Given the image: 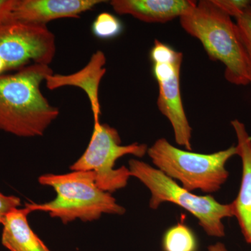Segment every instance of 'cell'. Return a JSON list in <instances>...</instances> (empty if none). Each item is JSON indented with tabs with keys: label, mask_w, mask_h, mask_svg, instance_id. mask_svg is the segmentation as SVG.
Listing matches in <instances>:
<instances>
[{
	"label": "cell",
	"mask_w": 251,
	"mask_h": 251,
	"mask_svg": "<svg viewBox=\"0 0 251 251\" xmlns=\"http://www.w3.org/2000/svg\"><path fill=\"white\" fill-rule=\"evenodd\" d=\"M50 65L32 64L0 75V130L21 138L42 136L59 116L41 90Z\"/></svg>",
	"instance_id": "1"
},
{
	"label": "cell",
	"mask_w": 251,
	"mask_h": 251,
	"mask_svg": "<svg viewBox=\"0 0 251 251\" xmlns=\"http://www.w3.org/2000/svg\"><path fill=\"white\" fill-rule=\"evenodd\" d=\"M189 35L201 41L212 60L225 66V77L237 86L251 85V62L237 24L212 0H202L179 18Z\"/></svg>",
	"instance_id": "2"
},
{
	"label": "cell",
	"mask_w": 251,
	"mask_h": 251,
	"mask_svg": "<svg viewBox=\"0 0 251 251\" xmlns=\"http://www.w3.org/2000/svg\"><path fill=\"white\" fill-rule=\"evenodd\" d=\"M42 186L52 187L57 196L42 204H27L32 211H44L64 224L79 219L92 222L103 214L124 215L126 209L117 202L111 193L97 186L95 175L91 171H72L67 174H45L38 179Z\"/></svg>",
	"instance_id": "3"
},
{
	"label": "cell",
	"mask_w": 251,
	"mask_h": 251,
	"mask_svg": "<svg viewBox=\"0 0 251 251\" xmlns=\"http://www.w3.org/2000/svg\"><path fill=\"white\" fill-rule=\"evenodd\" d=\"M148 154L157 169L180 181L185 189L214 193L228 179L226 163L237 155V148L232 146L215 153H194L176 148L161 138L148 148Z\"/></svg>",
	"instance_id": "4"
},
{
	"label": "cell",
	"mask_w": 251,
	"mask_h": 251,
	"mask_svg": "<svg viewBox=\"0 0 251 251\" xmlns=\"http://www.w3.org/2000/svg\"><path fill=\"white\" fill-rule=\"evenodd\" d=\"M128 169L131 176L139 180L151 193L150 209L156 210L163 203H173L196 217L207 235L219 238L226 235L223 220L233 216L231 203L221 204L210 195L193 194L159 170L140 160L130 159Z\"/></svg>",
	"instance_id": "5"
},
{
	"label": "cell",
	"mask_w": 251,
	"mask_h": 251,
	"mask_svg": "<svg viewBox=\"0 0 251 251\" xmlns=\"http://www.w3.org/2000/svg\"><path fill=\"white\" fill-rule=\"evenodd\" d=\"M148 150L146 144L122 145L117 129L107 124L95 122L88 146L82 156L70 166V170L93 172L97 186L112 194L125 188L131 177L127 167L115 168L117 160L126 155L143 158L148 153Z\"/></svg>",
	"instance_id": "6"
},
{
	"label": "cell",
	"mask_w": 251,
	"mask_h": 251,
	"mask_svg": "<svg viewBox=\"0 0 251 251\" xmlns=\"http://www.w3.org/2000/svg\"><path fill=\"white\" fill-rule=\"evenodd\" d=\"M55 53V36L47 26L0 21V75L32 64L49 65Z\"/></svg>",
	"instance_id": "7"
},
{
	"label": "cell",
	"mask_w": 251,
	"mask_h": 251,
	"mask_svg": "<svg viewBox=\"0 0 251 251\" xmlns=\"http://www.w3.org/2000/svg\"><path fill=\"white\" fill-rule=\"evenodd\" d=\"M102 0H16L12 19L44 25L60 18H79Z\"/></svg>",
	"instance_id": "8"
},
{
	"label": "cell",
	"mask_w": 251,
	"mask_h": 251,
	"mask_svg": "<svg viewBox=\"0 0 251 251\" xmlns=\"http://www.w3.org/2000/svg\"><path fill=\"white\" fill-rule=\"evenodd\" d=\"M106 57L101 50L92 54L88 64L83 69L70 75L51 74L46 78L49 90H54L66 86L79 87L85 92L90 100L94 123L99 122L100 111L99 92L100 81L106 73Z\"/></svg>",
	"instance_id": "9"
},
{
	"label": "cell",
	"mask_w": 251,
	"mask_h": 251,
	"mask_svg": "<svg viewBox=\"0 0 251 251\" xmlns=\"http://www.w3.org/2000/svg\"><path fill=\"white\" fill-rule=\"evenodd\" d=\"M237 139V155L242 163V177L237 197L231 203L244 239L251 244V137L246 126L238 120L231 122Z\"/></svg>",
	"instance_id": "10"
},
{
	"label": "cell",
	"mask_w": 251,
	"mask_h": 251,
	"mask_svg": "<svg viewBox=\"0 0 251 251\" xmlns=\"http://www.w3.org/2000/svg\"><path fill=\"white\" fill-rule=\"evenodd\" d=\"M115 13L148 23H165L187 14L197 4L193 0H112Z\"/></svg>",
	"instance_id": "11"
},
{
	"label": "cell",
	"mask_w": 251,
	"mask_h": 251,
	"mask_svg": "<svg viewBox=\"0 0 251 251\" xmlns=\"http://www.w3.org/2000/svg\"><path fill=\"white\" fill-rule=\"evenodd\" d=\"M158 110L171 122L176 143L188 151H192V128L181 99L180 72L167 80L158 82Z\"/></svg>",
	"instance_id": "12"
},
{
	"label": "cell",
	"mask_w": 251,
	"mask_h": 251,
	"mask_svg": "<svg viewBox=\"0 0 251 251\" xmlns=\"http://www.w3.org/2000/svg\"><path fill=\"white\" fill-rule=\"evenodd\" d=\"M30 213L25 206L14 209L5 217L1 244L9 251H50L31 228L27 219Z\"/></svg>",
	"instance_id": "13"
},
{
	"label": "cell",
	"mask_w": 251,
	"mask_h": 251,
	"mask_svg": "<svg viewBox=\"0 0 251 251\" xmlns=\"http://www.w3.org/2000/svg\"><path fill=\"white\" fill-rule=\"evenodd\" d=\"M162 247L163 251H197V238L188 226L177 223L165 232Z\"/></svg>",
	"instance_id": "14"
},
{
	"label": "cell",
	"mask_w": 251,
	"mask_h": 251,
	"mask_svg": "<svg viewBox=\"0 0 251 251\" xmlns=\"http://www.w3.org/2000/svg\"><path fill=\"white\" fill-rule=\"evenodd\" d=\"M122 31L123 25L121 21L108 12L100 13L92 23V33L100 39H113L120 35Z\"/></svg>",
	"instance_id": "15"
},
{
	"label": "cell",
	"mask_w": 251,
	"mask_h": 251,
	"mask_svg": "<svg viewBox=\"0 0 251 251\" xmlns=\"http://www.w3.org/2000/svg\"><path fill=\"white\" fill-rule=\"evenodd\" d=\"M150 57L153 64L174 63L179 59H182L183 54L180 52H176L172 48L156 39L150 52Z\"/></svg>",
	"instance_id": "16"
},
{
	"label": "cell",
	"mask_w": 251,
	"mask_h": 251,
	"mask_svg": "<svg viewBox=\"0 0 251 251\" xmlns=\"http://www.w3.org/2000/svg\"><path fill=\"white\" fill-rule=\"evenodd\" d=\"M219 8L231 18H237L238 16L251 6L250 0H212Z\"/></svg>",
	"instance_id": "17"
},
{
	"label": "cell",
	"mask_w": 251,
	"mask_h": 251,
	"mask_svg": "<svg viewBox=\"0 0 251 251\" xmlns=\"http://www.w3.org/2000/svg\"><path fill=\"white\" fill-rule=\"evenodd\" d=\"M236 24L247 51H251V6L236 18Z\"/></svg>",
	"instance_id": "18"
},
{
	"label": "cell",
	"mask_w": 251,
	"mask_h": 251,
	"mask_svg": "<svg viewBox=\"0 0 251 251\" xmlns=\"http://www.w3.org/2000/svg\"><path fill=\"white\" fill-rule=\"evenodd\" d=\"M21 205V199L14 196H6L0 192V224H2L6 216Z\"/></svg>",
	"instance_id": "19"
},
{
	"label": "cell",
	"mask_w": 251,
	"mask_h": 251,
	"mask_svg": "<svg viewBox=\"0 0 251 251\" xmlns=\"http://www.w3.org/2000/svg\"><path fill=\"white\" fill-rule=\"evenodd\" d=\"M16 0H0V21L12 18Z\"/></svg>",
	"instance_id": "20"
},
{
	"label": "cell",
	"mask_w": 251,
	"mask_h": 251,
	"mask_svg": "<svg viewBox=\"0 0 251 251\" xmlns=\"http://www.w3.org/2000/svg\"><path fill=\"white\" fill-rule=\"evenodd\" d=\"M208 251H227L226 246L223 243L217 242L208 247Z\"/></svg>",
	"instance_id": "21"
},
{
	"label": "cell",
	"mask_w": 251,
	"mask_h": 251,
	"mask_svg": "<svg viewBox=\"0 0 251 251\" xmlns=\"http://www.w3.org/2000/svg\"><path fill=\"white\" fill-rule=\"evenodd\" d=\"M248 52H249V57H250L251 62V51H248Z\"/></svg>",
	"instance_id": "22"
}]
</instances>
